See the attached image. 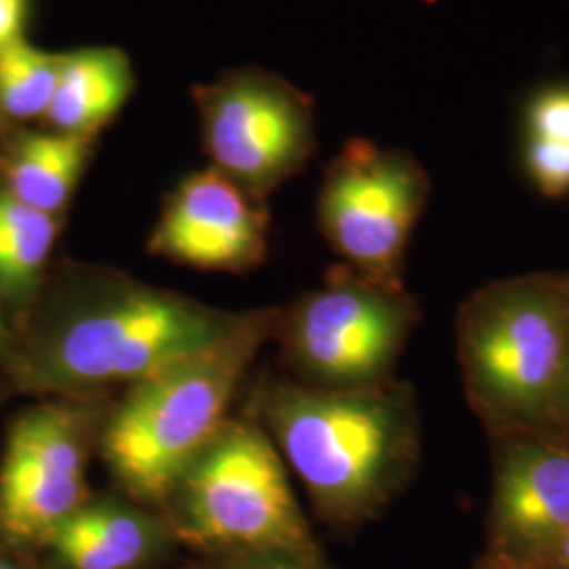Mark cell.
Instances as JSON below:
<instances>
[{
	"instance_id": "1",
	"label": "cell",
	"mask_w": 569,
	"mask_h": 569,
	"mask_svg": "<svg viewBox=\"0 0 569 569\" xmlns=\"http://www.w3.org/2000/svg\"><path fill=\"white\" fill-rule=\"evenodd\" d=\"M270 422L321 519L355 529L378 517L413 479L420 416L401 382L352 390L281 388Z\"/></svg>"
},
{
	"instance_id": "2",
	"label": "cell",
	"mask_w": 569,
	"mask_h": 569,
	"mask_svg": "<svg viewBox=\"0 0 569 569\" xmlns=\"http://www.w3.org/2000/svg\"><path fill=\"white\" fill-rule=\"evenodd\" d=\"M470 411L488 437L557 430L569 355L568 272H526L477 287L453 317Z\"/></svg>"
},
{
	"instance_id": "3",
	"label": "cell",
	"mask_w": 569,
	"mask_h": 569,
	"mask_svg": "<svg viewBox=\"0 0 569 569\" xmlns=\"http://www.w3.org/2000/svg\"><path fill=\"white\" fill-rule=\"evenodd\" d=\"M268 321L241 319L222 340L133 385L103 435V453L140 500H164L222 430L226 407Z\"/></svg>"
},
{
	"instance_id": "4",
	"label": "cell",
	"mask_w": 569,
	"mask_h": 569,
	"mask_svg": "<svg viewBox=\"0 0 569 569\" xmlns=\"http://www.w3.org/2000/svg\"><path fill=\"white\" fill-rule=\"evenodd\" d=\"M178 491L169 531L207 557L272 552L323 559L279 451L258 428H222L183 472Z\"/></svg>"
},
{
	"instance_id": "5",
	"label": "cell",
	"mask_w": 569,
	"mask_h": 569,
	"mask_svg": "<svg viewBox=\"0 0 569 569\" xmlns=\"http://www.w3.org/2000/svg\"><path fill=\"white\" fill-rule=\"evenodd\" d=\"M234 326L180 296L124 287L66 326L49 350L47 373L68 387L138 385L216 345Z\"/></svg>"
},
{
	"instance_id": "6",
	"label": "cell",
	"mask_w": 569,
	"mask_h": 569,
	"mask_svg": "<svg viewBox=\"0 0 569 569\" xmlns=\"http://www.w3.org/2000/svg\"><path fill=\"white\" fill-rule=\"evenodd\" d=\"M430 197V178L406 150L352 138L327 164L319 228L346 266L385 283H403L407 244Z\"/></svg>"
},
{
	"instance_id": "7",
	"label": "cell",
	"mask_w": 569,
	"mask_h": 569,
	"mask_svg": "<svg viewBox=\"0 0 569 569\" xmlns=\"http://www.w3.org/2000/svg\"><path fill=\"white\" fill-rule=\"evenodd\" d=\"M403 283H385L348 266L333 268L289 323V346L317 388L352 390L390 382L418 323Z\"/></svg>"
},
{
	"instance_id": "8",
	"label": "cell",
	"mask_w": 569,
	"mask_h": 569,
	"mask_svg": "<svg viewBox=\"0 0 569 569\" xmlns=\"http://www.w3.org/2000/svg\"><path fill=\"white\" fill-rule=\"evenodd\" d=\"M192 96L213 167L253 197L302 171L317 150L312 98L274 72L230 70Z\"/></svg>"
},
{
	"instance_id": "9",
	"label": "cell",
	"mask_w": 569,
	"mask_h": 569,
	"mask_svg": "<svg viewBox=\"0 0 569 569\" xmlns=\"http://www.w3.org/2000/svg\"><path fill=\"white\" fill-rule=\"evenodd\" d=\"M486 549L540 568L569 523V437L517 430L488 437Z\"/></svg>"
},
{
	"instance_id": "10",
	"label": "cell",
	"mask_w": 569,
	"mask_h": 569,
	"mask_svg": "<svg viewBox=\"0 0 569 569\" xmlns=\"http://www.w3.org/2000/svg\"><path fill=\"white\" fill-rule=\"evenodd\" d=\"M84 502L77 418L60 407L23 413L9 432L0 470V536L16 547L44 545Z\"/></svg>"
},
{
	"instance_id": "11",
	"label": "cell",
	"mask_w": 569,
	"mask_h": 569,
	"mask_svg": "<svg viewBox=\"0 0 569 569\" xmlns=\"http://www.w3.org/2000/svg\"><path fill=\"white\" fill-rule=\"evenodd\" d=\"M266 216L216 167L188 176L164 204L150 251L201 270H244L266 251Z\"/></svg>"
},
{
	"instance_id": "12",
	"label": "cell",
	"mask_w": 569,
	"mask_h": 569,
	"mask_svg": "<svg viewBox=\"0 0 569 569\" xmlns=\"http://www.w3.org/2000/svg\"><path fill=\"white\" fill-rule=\"evenodd\" d=\"M169 536L138 510L84 502L53 529L44 547L60 569H142L163 552Z\"/></svg>"
},
{
	"instance_id": "13",
	"label": "cell",
	"mask_w": 569,
	"mask_h": 569,
	"mask_svg": "<svg viewBox=\"0 0 569 569\" xmlns=\"http://www.w3.org/2000/svg\"><path fill=\"white\" fill-rule=\"evenodd\" d=\"M133 84L131 61L117 47H87L66 53L44 119L56 131L96 138L121 112Z\"/></svg>"
},
{
	"instance_id": "14",
	"label": "cell",
	"mask_w": 569,
	"mask_h": 569,
	"mask_svg": "<svg viewBox=\"0 0 569 569\" xmlns=\"http://www.w3.org/2000/svg\"><path fill=\"white\" fill-rule=\"evenodd\" d=\"M519 163L536 192L569 197V81L545 82L521 103Z\"/></svg>"
},
{
	"instance_id": "15",
	"label": "cell",
	"mask_w": 569,
	"mask_h": 569,
	"mask_svg": "<svg viewBox=\"0 0 569 569\" xmlns=\"http://www.w3.org/2000/svg\"><path fill=\"white\" fill-rule=\"evenodd\" d=\"M93 138L49 131L21 138L9 163L11 194L56 216L70 201L91 154Z\"/></svg>"
},
{
	"instance_id": "16",
	"label": "cell",
	"mask_w": 569,
	"mask_h": 569,
	"mask_svg": "<svg viewBox=\"0 0 569 569\" xmlns=\"http://www.w3.org/2000/svg\"><path fill=\"white\" fill-rule=\"evenodd\" d=\"M58 234L56 216L0 194V283L23 287L41 270Z\"/></svg>"
},
{
	"instance_id": "17",
	"label": "cell",
	"mask_w": 569,
	"mask_h": 569,
	"mask_svg": "<svg viewBox=\"0 0 569 569\" xmlns=\"http://www.w3.org/2000/svg\"><path fill=\"white\" fill-rule=\"evenodd\" d=\"M63 56L23 39L0 47V108L13 119L44 117L60 82Z\"/></svg>"
},
{
	"instance_id": "18",
	"label": "cell",
	"mask_w": 569,
	"mask_h": 569,
	"mask_svg": "<svg viewBox=\"0 0 569 569\" xmlns=\"http://www.w3.org/2000/svg\"><path fill=\"white\" fill-rule=\"evenodd\" d=\"M183 569H331L326 559L312 561L291 555L272 552H243V555H216L203 563H194Z\"/></svg>"
},
{
	"instance_id": "19",
	"label": "cell",
	"mask_w": 569,
	"mask_h": 569,
	"mask_svg": "<svg viewBox=\"0 0 569 569\" xmlns=\"http://www.w3.org/2000/svg\"><path fill=\"white\" fill-rule=\"evenodd\" d=\"M28 0H0V47L21 37Z\"/></svg>"
},
{
	"instance_id": "20",
	"label": "cell",
	"mask_w": 569,
	"mask_h": 569,
	"mask_svg": "<svg viewBox=\"0 0 569 569\" xmlns=\"http://www.w3.org/2000/svg\"><path fill=\"white\" fill-rule=\"evenodd\" d=\"M555 428L569 437V355L563 380L559 388V399H557V409H555Z\"/></svg>"
},
{
	"instance_id": "21",
	"label": "cell",
	"mask_w": 569,
	"mask_h": 569,
	"mask_svg": "<svg viewBox=\"0 0 569 569\" xmlns=\"http://www.w3.org/2000/svg\"><path fill=\"white\" fill-rule=\"evenodd\" d=\"M538 569H569V523L550 550L547 561Z\"/></svg>"
},
{
	"instance_id": "22",
	"label": "cell",
	"mask_w": 569,
	"mask_h": 569,
	"mask_svg": "<svg viewBox=\"0 0 569 569\" xmlns=\"http://www.w3.org/2000/svg\"><path fill=\"white\" fill-rule=\"evenodd\" d=\"M470 569H538L531 568V566H526V563H519V561H512V559H507V557H502V555H496V552H489V550H483L477 559H475V563H472V568Z\"/></svg>"
},
{
	"instance_id": "23",
	"label": "cell",
	"mask_w": 569,
	"mask_h": 569,
	"mask_svg": "<svg viewBox=\"0 0 569 569\" xmlns=\"http://www.w3.org/2000/svg\"><path fill=\"white\" fill-rule=\"evenodd\" d=\"M0 569H28L20 566V563H16L13 559H7V557H2L0 555Z\"/></svg>"
},
{
	"instance_id": "24",
	"label": "cell",
	"mask_w": 569,
	"mask_h": 569,
	"mask_svg": "<svg viewBox=\"0 0 569 569\" xmlns=\"http://www.w3.org/2000/svg\"><path fill=\"white\" fill-rule=\"evenodd\" d=\"M0 338H2V329H0Z\"/></svg>"
},
{
	"instance_id": "25",
	"label": "cell",
	"mask_w": 569,
	"mask_h": 569,
	"mask_svg": "<svg viewBox=\"0 0 569 569\" xmlns=\"http://www.w3.org/2000/svg\"><path fill=\"white\" fill-rule=\"evenodd\" d=\"M568 277H569V272H568Z\"/></svg>"
}]
</instances>
